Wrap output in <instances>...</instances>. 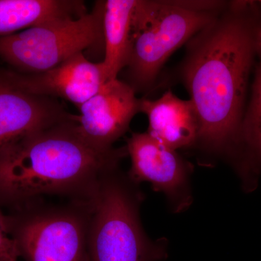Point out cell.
<instances>
[{
  "label": "cell",
  "mask_w": 261,
  "mask_h": 261,
  "mask_svg": "<svg viewBox=\"0 0 261 261\" xmlns=\"http://www.w3.org/2000/svg\"><path fill=\"white\" fill-rule=\"evenodd\" d=\"M137 0L105 1L103 13L105 58L102 61L107 82L117 80L128 65L132 17Z\"/></svg>",
  "instance_id": "cell-14"
},
{
  "label": "cell",
  "mask_w": 261,
  "mask_h": 261,
  "mask_svg": "<svg viewBox=\"0 0 261 261\" xmlns=\"http://www.w3.org/2000/svg\"><path fill=\"white\" fill-rule=\"evenodd\" d=\"M222 10L195 11L178 6L173 1L137 0L126 67L127 84L135 92L150 89L171 55Z\"/></svg>",
  "instance_id": "cell-4"
},
{
  "label": "cell",
  "mask_w": 261,
  "mask_h": 261,
  "mask_svg": "<svg viewBox=\"0 0 261 261\" xmlns=\"http://www.w3.org/2000/svg\"><path fill=\"white\" fill-rule=\"evenodd\" d=\"M126 148L132 161L128 174L130 181L137 185L142 181L152 184L155 191L166 196L173 212L190 207L192 202L191 163L147 132L132 134Z\"/></svg>",
  "instance_id": "cell-7"
},
{
  "label": "cell",
  "mask_w": 261,
  "mask_h": 261,
  "mask_svg": "<svg viewBox=\"0 0 261 261\" xmlns=\"http://www.w3.org/2000/svg\"><path fill=\"white\" fill-rule=\"evenodd\" d=\"M8 79L29 93L61 97L80 108L107 82L102 62L94 63L83 53L70 57L42 73L21 74L5 71Z\"/></svg>",
  "instance_id": "cell-9"
},
{
  "label": "cell",
  "mask_w": 261,
  "mask_h": 261,
  "mask_svg": "<svg viewBox=\"0 0 261 261\" xmlns=\"http://www.w3.org/2000/svg\"><path fill=\"white\" fill-rule=\"evenodd\" d=\"M88 211L90 261H161L168 257L164 239L152 241L140 219L142 195L118 168L99 178L84 197Z\"/></svg>",
  "instance_id": "cell-3"
},
{
  "label": "cell",
  "mask_w": 261,
  "mask_h": 261,
  "mask_svg": "<svg viewBox=\"0 0 261 261\" xmlns=\"http://www.w3.org/2000/svg\"><path fill=\"white\" fill-rule=\"evenodd\" d=\"M261 37L258 1L228 2L186 44L180 78L200 123L195 147L236 162L249 82Z\"/></svg>",
  "instance_id": "cell-1"
},
{
  "label": "cell",
  "mask_w": 261,
  "mask_h": 261,
  "mask_svg": "<svg viewBox=\"0 0 261 261\" xmlns=\"http://www.w3.org/2000/svg\"><path fill=\"white\" fill-rule=\"evenodd\" d=\"M234 168L245 188L253 190L261 173V37L251 93L242 123Z\"/></svg>",
  "instance_id": "cell-12"
},
{
  "label": "cell",
  "mask_w": 261,
  "mask_h": 261,
  "mask_svg": "<svg viewBox=\"0 0 261 261\" xmlns=\"http://www.w3.org/2000/svg\"><path fill=\"white\" fill-rule=\"evenodd\" d=\"M75 119L54 99L25 92L0 72V149L31 132Z\"/></svg>",
  "instance_id": "cell-10"
},
{
  "label": "cell",
  "mask_w": 261,
  "mask_h": 261,
  "mask_svg": "<svg viewBox=\"0 0 261 261\" xmlns=\"http://www.w3.org/2000/svg\"><path fill=\"white\" fill-rule=\"evenodd\" d=\"M140 113L148 119L147 133L163 145L176 151L197 145L200 123L190 99H180L169 89L154 100L140 99Z\"/></svg>",
  "instance_id": "cell-11"
},
{
  "label": "cell",
  "mask_w": 261,
  "mask_h": 261,
  "mask_svg": "<svg viewBox=\"0 0 261 261\" xmlns=\"http://www.w3.org/2000/svg\"><path fill=\"white\" fill-rule=\"evenodd\" d=\"M126 154V147L98 150L81 135L76 120L63 122L0 149V193L20 199L50 195L82 198Z\"/></svg>",
  "instance_id": "cell-2"
},
{
  "label": "cell",
  "mask_w": 261,
  "mask_h": 261,
  "mask_svg": "<svg viewBox=\"0 0 261 261\" xmlns=\"http://www.w3.org/2000/svg\"><path fill=\"white\" fill-rule=\"evenodd\" d=\"M10 230L8 223L0 214V261H18L21 255Z\"/></svg>",
  "instance_id": "cell-15"
},
{
  "label": "cell",
  "mask_w": 261,
  "mask_h": 261,
  "mask_svg": "<svg viewBox=\"0 0 261 261\" xmlns=\"http://www.w3.org/2000/svg\"><path fill=\"white\" fill-rule=\"evenodd\" d=\"M87 14L84 2L70 0H0V38L62 18Z\"/></svg>",
  "instance_id": "cell-13"
},
{
  "label": "cell",
  "mask_w": 261,
  "mask_h": 261,
  "mask_svg": "<svg viewBox=\"0 0 261 261\" xmlns=\"http://www.w3.org/2000/svg\"><path fill=\"white\" fill-rule=\"evenodd\" d=\"M259 2V4H260V8H261V0H260V1H258Z\"/></svg>",
  "instance_id": "cell-16"
},
{
  "label": "cell",
  "mask_w": 261,
  "mask_h": 261,
  "mask_svg": "<svg viewBox=\"0 0 261 261\" xmlns=\"http://www.w3.org/2000/svg\"><path fill=\"white\" fill-rule=\"evenodd\" d=\"M104 1L80 18L55 19L0 38V58L27 74L42 73L96 44H104Z\"/></svg>",
  "instance_id": "cell-5"
},
{
  "label": "cell",
  "mask_w": 261,
  "mask_h": 261,
  "mask_svg": "<svg viewBox=\"0 0 261 261\" xmlns=\"http://www.w3.org/2000/svg\"><path fill=\"white\" fill-rule=\"evenodd\" d=\"M79 109L76 123L81 135L94 148L106 152L114 148L113 143L140 113V99L130 85L117 79L106 82Z\"/></svg>",
  "instance_id": "cell-8"
},
{
  "label": "cell",
  "mask_w": 261,
  "mask_h": 261,
  "mask_svg": "<svg viewBox=\"0 0 261 261\" xmlns=\"http://www.w3.org/2000/svg\"><path fill=\"white\" fill-rule=\"evenodd\" d=\"M77 200L71 207L39 209L13 233L27 261H90L88 211Z\"/></svg>",
  "instance_id": "cell-6"
}]
</instances>
